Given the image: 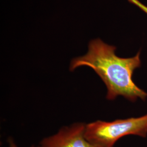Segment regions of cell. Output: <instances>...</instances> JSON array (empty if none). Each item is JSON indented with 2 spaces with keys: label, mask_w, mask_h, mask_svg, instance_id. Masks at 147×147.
Masks as SVG:
<instances>
[{
  "label": "cell",
  "mask_w": 147,
  "mask_h": 147,
  "mask_svg": "<svg viewBox=\"0 0 147 147\" xmlns=\"http://www.w3.org/2000/svg\"><path fill=\"white\" fill-rule=\"evenodd\" d=\"M128 135L147 136V114L137 118L97 121L86 124V138L101 147H114L119 140Z\"/></svg>",
  "instance_id": "7a4b0ae2"
},
{
  "label": "cell",
  "mask_w": 147,
  "mask_h": 147,
  "mask_svg": "<svg viewBox=\"0 0 147 147\" xmlns=\"http://www.w3.org/2000/svg\"><path fill=\"white\" fill-rule=\"evenodd\" d=\"M116 47L100 39L92 40L84 55L73 58L69 70L73 71L80 67L92 69L104 82L107 88L106 99L114 100L121 96L131 102L137 99L146 100L147 93L133 81L135 70L140 67V52L134 57L122 58L116 53Z\"/></svg>",
  "instance_id": "6da1fadb"
},
{
  "label": "cell",
  "mask_w": 147,
  "mask_h": 147,
  "mask_svg": "<svg viewBox=\"0 0 147 147\" xmlns=\"http://www.w3.org/2000/svg\"><path fill=\"white\" fill-rule=\"evenodd\" d=\"M86 124L76 122L63 126L56 134L42 138L38 147H102L86 138Z\"/></svg>",
  "instance_id": "3957f363"
},
{
  "label": "cell",
  "mask_w": 147,
  "mask_h": 147,
  "mask_svg": "<svg viewBox=\"0 0 147 147\" xmlns=\"http://www.w3.org/2000/svg\"><path fill=\"white\" fill-rule=\"evenodd\" d=\"M130 3L136 5L147 14V6L144 5L139 0H127Z\"/></svg>",
  "instance_id": "277c9868"
},
{
  "label": "cell",
  "mask_w": 147,
  "mask_h": 147,
  "mask_svg": "<svg viewBox=\"0 0 147 147\" xmlns=\"http://www.w3.org/2000/svg\"><path fill=\"white\" fill-rule=\"evenodd\" d=\"M8 147H19L16 143L14 139L11 137H9L8 139ZM29 147H35V146L32 145L31 146Z\"/></svg>",
  "instance_id": "5b68a950"
}]
</instances>
